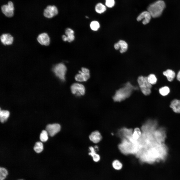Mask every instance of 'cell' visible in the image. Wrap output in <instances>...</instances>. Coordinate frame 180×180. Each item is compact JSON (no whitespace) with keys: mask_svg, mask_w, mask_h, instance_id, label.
<instances>
[{"mask_svg":"<svg viewBox=\"0 0 180 180\" xmlns=\"http://www.w3.org/2000/svg\"><path fill=\"white\" fill-rule=\"evenodd\" d=\"M48 134L46 130H43L41 133L40 136V139L42 142H45L48 139Z\"/></svg>","mask_w":180,"mask_h":180,"instance_id":"27","label":"cell"},{"mask_svg":"<svg viewBox=\"0 0 180 180\" xmlns=\"http://www.w3.org/2000/svg\"><path fill=\"white\" fill-rule=\"evenodd\" d=\"M170 106L173 111L176 113H180V100L174 99L170 103Z\"/></svg>","mask_w":180,"mask_h":180,"instance_id":"14","label":"cell"},{"mask_svg":"<svg viewBox=\"0 0 180 180\" xmlns=\"http://www.w3.org/2000/svg\"><path fill=\"white\" fill-rule=\"evenodd\" d=\"M22 180V179H20V180Z\"/></svg>","mask_w":180,"mask_h":180,"instance_id":"33","label":"cell"},{"mask_svg":"<svg viewBox=\"0 0 180 180\" xmlns=\"http://www.w3.org/2000/svg\"><path fill=\"white\" fill-rule=\"evenodd\" d=\"M65 33L67 37L68 42H71L74 40V32L72 29L69 28H66L65 30Z\"/></svg>","mask_w":180,"mask_h":180,"instance_id":"15","label":"cell"},{"mask_svg":"<svg viewBox=\"0 0 180 180\" xmlns=\"http://www.w3.org/2000/svg\"><path fill=\"white\" fill-rule=\"evenodd\" d=\"M10 115V112L8 110H1L0 112V119L1 122L4 123L7 120Z\"/></svg>","mask_w":180,"mask_h":180,"instance_id":"17","label":"cell"},{"mask_svg":"<svg viewBox=\"0 0 180 180\" xmlns=\"http://www.w3.org/2000/svg\"><path fill=\"white\" fill-rule=\"evenodd\" d=\"M114 47L116 50H118L120 48L119 44L118 42L114 44Z\"/></svg>","mask_w":180,"mask_h":180,"instance_id":"30","label":"cell"},{"mask_svg":"<svg viewBox=\"0 0 180 180\" xmlns=\"http://www.w3.org/2000/svg\"><path fill=\"white\" fill-rule=\"evenodd\" d=\"M70 89L72 94L78 96H83L86 92L84 86L79 82L74 83L72 84L70 86Z\"/></svg>","mask_w":180,"mask_h":180,"instance_id":"5","label":"cell"},{"mask_svg":"<svg viewBox=\"0 0 180 180\" xmlns=\"http://www.w3.org/2000/svg\"><path fill=\"white\" fill-rule=\"evenodd\" d=\"M89 148L90 152L88 154L92 157L93 160L96 162L99 161L100 159V156L96 154L94 148L91 146Z\"/></svg>","mask_w":180,"mask_h":180,"instance_id":"18","label":"cell"},{"mask_svg":"<svg viewBox=\"0 0 180 180\" xmlns=\"http://www.w3.org/2000/svg\"><path fill=\"white\" fill-rule=\"evenodd\" d=\"M165 7L164 2L162 0H159L150 4L147 8V10L152 17L156 18L162 14Z\"/></svg>","mask_w":180,"mask_h":180,"instance_id":"2","label":"cell"},{"mask_svg":"<svg viewBox=\"0 0 180 180\" xmlns=\"http://www.w3.org/2000/svg\"><path fill=\"white\" fill-rule=\"evenodd\" d=\"M115 2L114 0H106V6L109 8L113 7L114 5Z\"/></svg>","mask_w":180,"mask_h":180,"instance_id":"29","label":"cell"},{"mask_svg":"<svg viewBox=\"0 0 180 180\" xmlns=\"http://www.w3.org/2000/svg\"><path fill=\"white\" fill-rule=\"evenodd\" d=\"M163 75L166 76L169 82L172 81L176 76L174 72L172 70L168 69L163 72Z\"/></svg>","mask_w":180,"mask_h":180,"instance_id":"16","label":"cell"},{"mask_svg":"<svg viewBox=\"0 0 180 180\" xmlns=\"http://www.w3.org/2000/svg\"><path fill=\"white\" fill-rule=\"evenodd\" d=\"M37 40L38 42L42 45L48 46L50 44V38L46 33H43L40 34L37 38Z\"/></svg>","mask_w":180,"mask_h":180,"instance_id":"11","label":"cell"},{"mask_svg":"<svg viewBox=\"0 0 180 180\" xmlns=\"http://www.w3.org/2000/svg\"><path fill=\"white\" fill-rule=\"evenodd\" d=\"M112 165L113 168L116 170H121L122 167V163L118 160H115L112 162Z\"/></svg>","mask_w":180,"mask_h":180,"instance_id":"23","label":"cell"},{"mask_svg":"<svg viewBox=\"0 0 180 180\" xmlns=\"http://www.w3.org/2000/svg\"><path fill=\"white\" fill-rule=\"evenodd\" d=\"M106 6L100 3L96 4L95 6V10L96 12L99 14H102L106 10Z\"/></svg>","mask_w":180,"mask_h":180,"instance_id":"20","label":"cell"},{"mask_svg":"<svg viewBox=\"0 0 180 180\" xmlns=\"http://www.w3.org/2000/svg\"><path fill=\"white\" fill-rule=\"evenodd\" d=\"M141 132L140 129L138 128H135L132 133V138L134 140H137L138 139L141 135Z\"/></svg>","mask_w":180,"mask_h":180,"instance_id":"21","label":"cell"},{"mask_svg":"<svg viewBox=\"0 0 180 180\" xmlns=\"http://www.w3.org/2000/svg\"><path fill=\"white\" fill-rule=\"evenodd\" d=\"M52 71L55 75L62 82L66 80V75L67 68L65 65L62 63L56 64L53 66Z\"/></svg>","mask_w":180,"mask_h":180,"instance_id":"4","label":"cell"},{"mask_svg":"<svg viewBox=\"0 0 180 180\" xmlns=\"http://www.w3.org/2000/svg\"><path fill=\"white\" fill-rule=\"evenodd\" d=\"M137 89L129 82H127L124 86L117 90L113 99L115 102H120L129 97L131 94L133 90Z\"/></svg>","mask_w":180,"mask_h":180,"instance_id":"1","label":"cell"},{"mask_svg":"<svg viewBox=\"0 0 180 180\" xmlns=\"http://www.w3.org/2000/svg\"><path fill=\"white\" fill-rule=\"evenodd\" d=\"M147 77L148 82L151 84L153 85L156 84L157 81V79L154 74H150Z\"/></svg>","mask_w":180,"mask_h":180,"instance_id":"28","label":"cell"},{"mask_svg":"<svg viewBox=\"0 0 180 180\" xmlns=\"http://www.w3.org/2000/svg\"><path fill=\"white\" fill-rule=\"evenodd\" d=\"M90 73L89 70L84 67L82 68L75 76V79L77 82H86L90 78Z\"/></svg>","mask_w":180,"mask_h":180,"instance_id":"6","label":"cell"},{"mask_svg":"<svg viewBox=\"0 0 180 180\" xmlns=\"http://www.w3.org/2000/svg\"><path fill=\"white\" fill-rule=\"evenodd\" d=\"M1 10L3 13L6 16L10 17L14 15V7L13 3L9 1L8 4L4 5L1 7Z\"/></svg>","mask_w":180,"mask_h":180,"instance_id":"7","label":"cell"},{"mask_svg":"<svg viewBox=\"0 0 180 180\" xmlns=\"http://www.w3.org/2000/svg\"><path fill=\"white\" fill-rule=\"evenodd\" d=\"M8 174V172L5 168L3 167L0 168V180H4Z\"/></svg>","mask_w":180,"mask_h":180,"instance_id":"24","label":"cell"},{"mask_svg":"<svg viewBox=\"0 0 180 180\" xmlns=\"http://www.w3.org/2000/svg\"><path fill=\"white\" fill-rule=\"evenodd\" d=\"M118 43L119 44L120 49V51L121 53H123L126 52L128 48V45L125 41L120 40Z\"/></svg>","mask_w":180,"mask_h":180,"instance_id":"19","label":"cell"},{"mask_svg":"<svg viewBox=\"0 0 180 180\" xmlns=\"http://www.w3.org/2000/svg\"><path fill=\"white\" fill-rule=\"evenodd\" d=\"M90 26L91 30L94 31H97L100 26L99 22L96 21H93L91 22Z\"/></svg>","mask_w":180,"mask_h":180,"instance_id":"26","label":"cell"},{"mask_svg":"<svg viewBox=\"0 0 180 180\" xmlns=\"http://www.w3.org/2000/svg\"><path fill=\"white\" fill-rule=\"evenodd\" d=\"M62 39L64 41H67V38L66 35H64L62 36Z\"/></svg>","mask_w":180,"mask_h":180,"instance_id":"31","label":"cell"},{"mask_svg":"<svg viewBox=\"0 0 180 180\" xmlns=\"http://www.w3.org/2000/svg\"><path fill=\"white\" fill-rule=\"evenodd\" d=\"M170 89L167 86H164L160 88L159 92L162 95L165 96L167 95L170 92Z\"/></svg>","mask_w":180,"mask_h":180,"instance_id":"25","label":"cell"},{"mask_svg":"<svg viewBox=\"0 0 180 180\" xmlns=\"http://www.w3.org/2000/svg\"><path fill=\"white\" fill-rule=\"evenodd\" d=\"M60 125L56 123L48 124L46 128V130L48 134L51 136H54L58 133L60 130Z\"/></svg>","mask_w":180,"mask_h":180,"instance_id":"8","label":"cell"},{"mask_svg":"<svg viewBox=\"0 0 180 180\" xmlns=\"http://www.w3.org/2000/svg\"><path fill=\"white\" fill-rule=\"evenodd\" d=\"M0 39L2 43L5 45H8L12 43L14 38L10 34H2L0 36Z\"/></svg>","mask_w":180,"mask_h":180,"instance_id":"12","label":"cell"},{"mask_svg":"<svg viewBox=\"0 0 180 180\" xmlns=\"http://www.w3.org/2000/svg\"><path fill=\"white\" fill-rule=\"evenodd\" d=\"M90 140L94 143L100 142L102 139V136L100 132L98 130L92 132L89 136Z\"/></svg>","mask_w":180,"mask_h":180,"instance_id":"13","label":"cell"},{"mask_svg":"<svg viewBox=\"0 0 180 180\" xmlns=\"http://www.w3.org/2000/svg\"><path fill=\"white\" fill-rule=\"evenodd\" d=\"M43 149V145L42 143L40 142H36L34 147V150L37 153L41 152Z\"/></svg>","mask_w":180,"mask_h":180,"instance_id":"22","label":"cell"},{"mask_svg":"<svg viewBox=\"0 0 180 180\" xmlns=\"http://www.w3.org/2000/svg\"><path fill=\"white\" fill-rule=\"evenodd\" d=\"M176 78L177 80L180 82V70L178 72Z\"/></svg>","mask_w":180,"mask_h":180,"instance_id":"32","label":"cell"},{"mask_svg":"<svg viewBox=\"0 0 180 180\" xmlns=\"http://www.w3.org/2000/svg\"><path fill=\"white\" fill-rule=\"evenodd\" d=\"M137 81L142 93L146 96L150 94L151 92V89L152 86L148 82L147 77L142 76H140L138 77Z\"/></svg>","mask_w":180,"mask_h":180,"instance_id":"3","label":"cell"},{"mask_svg":"<svg viewBox=\"0 0 180 180\" xmlns=\"http://www.w3.org/2000/svg\"><path fill=\"white\" fill-rule=\"evenodd\" d=\"M58 13V10L56 6L49 5L44 10V15L46 17L50 18L56 16Z\"/></svg>","mask_w":180,"mask_h":180,"instance_id":"9","label":"cell"},{"mask_svg":"<svg viewBox=\"0 0 180 180\" xmlns=\"http://www.w3.org/2000/svg\"><path fill=\"white\" fill-rule=\"evenodd\" d=\"M151 15L150 12L148 10L142 12L138 16L136 20L138 21H140L142 19H144L142 22V24L144 25L148 24L150 21Z\"/></svg>","mask_w":180,"mask_h":180,"instance_id":"10","label":"cell"}]
</instances>
